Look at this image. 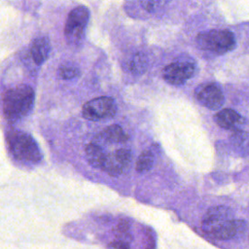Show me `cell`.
<instances>
[{
  "instance_id": "cell-1",
  "label": "cell",
  "mask_w": 249,
  "mask_h": 249,
  "mask_svg": "<svg viewBox=\"0 0 249 249\" xmlns=\"http://www.w3.org/2000/svg\"><path fill=\"white\" fill-rule=\"evenodd\" d=\"M244 227L245 223L234 220L231 210L224 205L209 208L201 221V228L205 233L222 240L234 237Z\"/></svg>"
},
{
  "instance_id": "cell-2",
  "label": "cell",
  "mask_w": 249,
  "mask_h": 249,
  "mask_svg": "<svg viewBox=\"0 0 249 249\" xmlns=\"http://www.w3.org/2000/svg\"><path fill=\"white\" fill-rule=\"evenodd\" d=\"M35 93L28 85H19L8 89L3 97V113L6 119L18 121L26 117L33 109Z\"/></svg>"
},
{
  "instance_id": "cell-3",
  "label": "cell",
  "mask_w": 249,
  "mask_h": 249,
  "mask_svg": "<svg viewBox=\"0 0 249 249\" xmlns=\"http://www.w3.org/2000/svg\"><path fill=\"white\" fill-rule=\"evenodd\" d=\"M8 144L14 157L21 161L38 162L42 160L41 150L31 135L22 131H12L8 136Z\"/></svg>"
},
{
  "instance_id": "cell-4",
  "label": "cell",
  "mask_w": 249,
  "mask_h": 249,
  "mask_svg": "<svg viewBox=\"0 0 249 249\" xmlns=\"http://www.w3.org/2000/svg\"><path fill=\"white\" fill-rule=\"evenodd\" d=\"M199 49L216 54H224L234 49L236 45L233 33L227 29H212L196 36Z\"/></svg>"
},
{
  "instance_id": "cell-5",
  "label": "cell",
  "mask_w": 249,
  "mask_h": 249,
  "mask_svg": "<svg viewBox=\"0 0 249 249\" xmlns=\"http://www.w3.org/2000/svg\"><path fill=\"white\" fill-rule=\"evenodd\" d=\"M196 61L188 55H180L162 70L163 80L172 86H181L196 73Z\"/></svg>"
},
{
  "instance_id": "cell-6",
  "label": "cell",
  "mask_w": 249,
  "mask_h": 249,
  "mask_svg": "<svg viewBox=\"0 0 249 249\" xmlns=\"http://www.w3.org/2000/svg\"><path fill=\"white\" fill-rule=\"evenodd\" d=\"M89 19V11L85 6H78L69 13L64 26V37L69 45H78L83 40Z\"/></svg>"
},
{
  "instance_id": "cell-7",
  "label": "cell",
  "mask_w": 249,
  "mask_h": 249,
  "mask_svg": "<svg viewBox=\"0 0 249 249\" xmlns=\"http://www.w3.org/2000/svg\"><path fill=\"white\" fill-rule=\"evenodd\" d=\"M117 105L111 97L100 96L86 102L82 108V115L89 121H101L115 116Z\"/></svg>"
},
{
  "instance_id": "cell-8",
  "label": "cell",
  "mask_w": 249,
  "mask_h": 249,
  "mask_svg": "<svg viewBox=\"0 0 249 249\" xmlns=\"http://www.w3.org/2000/svg\"><path fill=\"white\" fill-rule=\"evenodd\" d=\"M195 96L202 106L210 110L221 108L225 100L221 88L215 83L199 85L195 90Z\"/></svg>"
},
{
  "instance_id": "cell-9",
  "label": "cell",
  "mask_w": 249,
  "mask_h": 249,
  "mask_svg": "<svg viewBox=\"0 0 249 249\" xmlns=\"http://www.w3.org/2000/svg\"><path fill=\"white\" fill-rule=\"evenodd\" d=\"M131 160V152L128 149H118L115 152L108 153L101 166L110 176H119Z\"/></svg>"
},
{
  "instance_id": "cell-10",
  "label": "cell",
  "mask_w": 249,
  "mask_h": 249,
  "mask_svg": "<svg viewBox=\"0 0 249 249\" xmlns=\"http://www.w3.org/2000/svg\"><path fill=\"white\" fill-rule=\"evenodd\" d=\"M214 121L220 127L229 130L238 129L245 122L241 115L229 108L220 110L214 116Z\"/></svg>"
},
{
  "instance_id": "cell-11",
  "label": "cell",
  "mask_w": 249,
  "mask_h": 249,
  "mask_svg": "<svg viewBox=\"0 0 249 249\" xmlns=\"http://www.w3.org/2000/svg\"><path fill=\"white\" fill-rule=\"evenodd\" d=\"M128 136L124 131L122 126L118 124H112L101 131L93 143L100 145V143H124L127 140Z\"/></svg>"
},
{
  "instance_id": "cell-12",
  "label": "cell",
  "mask_w": 249,
  "mask_h": 249,
  "mask_svg": "<svg viewBox=\"0 0 249 249\" xmlns=\"http://www.w3.org/2000/svg\"><path fill=\"white\" fill-rule=\"evenodd\" d=\"M31 56L36 64L44 63L51 53V42L48 37L41 36L33 40L31 45Z\"/></svg>"
},
{
  "instance_id": "cell-13",
  "label": "cell",
  "mask_w": 249,
  "mask_h": 249,
  "mask_svg": "<svg viewBox=\"0 0 249 249\" xmlns=\"http://www.w3.org/2000/svg\"><path fill=\"white\" fill-rule=\"evenodd\" d=\"M230 141L231 147L238 155L242 157L249 156V134L241 129L232 130Z\"/></svg>"
},
{
  "instance_id": "cell-14",
  "label": "cell",
  "mask_w": 249,
  "mask_h": 249,
  "mask_svg": "<svg viewBox=\"0 0 249 249\" xmlns=\"http://www.w3.org/2000/svg\"><path fill=\"white\" fill-rule=\"evenodd\" d=\"M85 152L88 162L95 168H101L106 156V153L103 151L101 146L93 142L89 143L86 146Z\"/></svg>"
},
{
  "instance_id": "cell-15",
  "label": "cell",
  "mask_w": 249,
  "mask_h": 249,
  "mask_svg": "<svg viewBox=\"0 0 249 249\" xmlns=\"http://www.w3.org/2000/svg\"><path fill=\"white\" fill-rule=\"evenodd\" d=\"M147 67L148 59L146 55L141 53H135L129 62V70L134 75H142L146 72Z\"/></svg>"
},
{
  "instance_id": "cell-16",
  "label": "cell",
  "mask_w": 249,
  "mask_h": 249,
  "mask_svg": "<svg viewBox=\"0 0 249 249\" xmlns=\"http://www.w3.org/2000/svg\"><path fill=\"white\" fill-rule=\"evenodd\" d=\"M154 159V154L151 151L142 152L136 161V171L138 173H144L149 171L153 167Z\"/></svg>"
},
{
  "instance_id": "cell-17",
  "label": "cell",
  "mask_w": 249,
  "mask_h": 249,
  "mask_svg": "<svg viewBox=\"0 0 249 249\" xmlns=\"http://www.w3.org/2000/svg\"><path fill=\"white\" fill-rule=\"evenodd\" d=\"M58 76L64 80H70L80 76V69L73 64H64L58 68Z\"/></svg>"
},
{
  "instance_id": "cell-18",
  "label": "cell",
  "mask_w": 249,
  "mask_h": 249,
  "mask_svg": "<svg viewBox=\"0 0 249 249\" xmlns=\"http://www.w3.org/2000/svg\"><path fill=\"white\" fill-rule=\"evenodd\" d=\"M169 0H140V4L147 12L155 13L163 8Z\"/></svg>"
},
{
  "instance_id": "cell-19",
  "label": "cell",
  "mask_w": 249,
  "mask_h": 249,
  "mask_svg": "<svg viewBox=\"0 0 249 249\" xmlns=\"http://www.w3.org/2000/svg\"><path fill=\"white\" fill-rule=\"evenodd\" d=\"M108 247H110V248H117V249H128L130 246H129L128 243L117 239V240L111 242L110 244H108Z\"/></svg>"
}]
</instances>
